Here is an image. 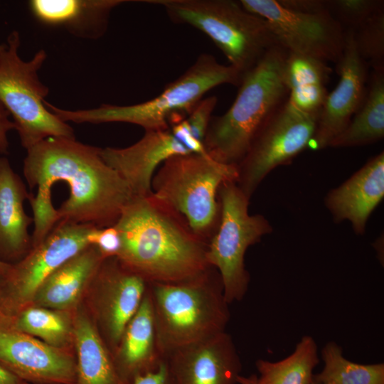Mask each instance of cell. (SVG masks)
<instances>
[{"label": "cell", "mask_w": 384, "mask_h": 384, "mask_svg": "<svg viewBox=\"0 0 384 384\" xmlns=\"http://www.w3.org/2000/svg\"><path fill=\"white\" fill-rule=\"evenodd\" d=\"M101 149L75 139L48 137L27 150L23 174L31 189L33 247L60 221L113 226L134 196L124 180L102 159Z\"/></svg>", "instance_id": "cell-1"}, {"label": "cell", "mask_w": 384, "mask_h": 384, "mask_svg": "<svg viewBox=\"0 0 384 384\" xmlns=\"http://www.w3.org/2000/svg\"><path fill=\"white\" fill-rule=\"evenodd\" d=\"M114 226L122 241L117 259L148 283L184 282L212 267L208 243L153 193L134 196Z\"/></svg>", "instance_id": "cell-2"}, {"label": "cell", "mask_w": 384, "mask_h": 384, "mask_svg": "<svg viewBox=\"0 0 384 384\" xmlns=\"http://www.w3.org/2000/svg\"><path fill=\"white\" fill-rule=\"evenodd\" d=\"M287 53L277 45L242 74L230 107L223 114L211 117L203 142L210 157L238 165L258 131L287 100L289 89L284 77Z\"/></svg>", "instance_id": "cell-3"}, {"label": "cell", "mask_w": 384, "mask_h": 384, "mask_svg": "<svg viewBox=\"0 0 384 384\" xmlns=\"http://www.w3.org/2000/svg\"><path fill=\"white\" fill-rule=\"evenodd\" d=\"M158 351L174 352L224 332L230 319L220 276L214 267L177 283L149 282Z\"/></svg>", "instance_id": "cell-4"}, {"label": "cell", "mask_w": 384, "mask_h": 384, "mask_svg": "<svg viewBox=\"0 0 384 384\" xmlns=\"http://www.w3.org/2000/svg\"><path fill=\"white\" fill-rule=\"evenodd\" d=\"M242 76L231 65L220 64L213 55L202 53L159 95L139 104H103L78 110H63L47 101L45 105L66 123L124 122L139 125L145 131L165 129L171 123L187 117L206 92L223 84L238 86Z\"/></svg>", "instance_id": "cell-5"}, {"label": "cell", "mask_w": 384, "mask_h": 384, "mask_svg": "<svg viewBox=\"0 0 384 384\" xmlns=\"http://www.w3.org/2000/svg\"><path fill=\"white\" fill-rule=\"evenodd\" d=\"M163 7L170 20L206 34L241 74L279 45L267 22L233 0H148Z\"/></svg>", "instance_id": "cell-6"}, {"label": "cell", "mask_w": 384, "mask_h": 384, "mask_svg": "<svg viewBox=\"0 0 384 384\" xmlns=\"http://www.w3.org/2000/svg\"><path fill=\"white\" fill-rule=\"evenodd\" d=\"M238 177V165L219 162L208 154H178L167 159L154 175L151 191L208 243L220 221L219 188Z\"/></svg>", "instance_id": "cell-7"}, {"label": "cell", "mask_w": 384, "mask_h": 384, "mask_svg": "<svg viewBox=\"0 0 384 384\" xmlns=\"http://www.w3.org/2000/svg\"><path fill=\"white\" fill-rule=\"evenodd\" d=\"M21 45L17 31L0 44V102L13 119L21 146L26 150L48 137L75 139L72 127L46 106L49 89L38 71L46 60L43 49L27 61L18 54Z\"/></svg>", "instance_id": "cell-8"}, {"label": "cell", "mask_w": 384, "mask_h": 384, "mask_svg": "<svg viewBox=\"0 0 384 384\" xmlns=\"http://www.w3.org/2000/svg\"><path fill=\"white\" fill-rule=\"evenodd\" d=\"M250 199L236 181L223 183L218 191L220 221L208 243L206 259L220 276L228 304L241 301L247 291L250 279L245 265L247 248L273 230L263 215L249 214Z\"/></svg>", "instance_id": "cell-9"}, {"label": "cell", "mask_w": 384, "mask_h": 384, "mask_svg": "<svg viewBox=\"0 0 384 384\" xmlns=\"http://www.w3.org/2000/svg\"><path fill=\"white\" fill-rule=\"evenodd\" d=\"M319 113L302 112L287 99L265 122L238 165L237 184L249 198L270 172L289 164L313 140Z\"/></svg>", "instance_id": "cell-10"}, {"label": "cell", "mask_w": 384, "mask_h": 384, "mask_svg": "<svg viewBox=\"0 0 384 384\" xmlns=\"http://www.w3.org/2000/svg\"><path fill=\"white\" fill-rule=\"evenodd\" d=\"M93 225L60 221L46 238L3 276L1 319L29 306L43 282L58 268L90 245Z\"/></svg>", "instance_id": "cell-11"}, {"label": "cell", "mask_w": 384, "mask_h": 384, "mask_svg": "<svg viewBox=\"0 0 384 384\" xmlns=\"http://www.w3.org/2000/svg\"><path fill=\"white\" fill-rule=\"evenodd\" d=\"M248 11L263 18L278 44L288 52L337 63L343 52L345 30L328 11L301 12L278 0H240Z\"/></svg>", "instance_id": "cell-12"}, {"label": "cell", "mask_w": 384, "mask_h": 384, "mask_svg": "<svg viewBox=\"0 0 384 384\" xmlns=\"http://www.w3.org/2000/svg\"><path fill=\"white\" fill-rule=\"evenodd\" d=\"M0 364L25 382L74 384L76 363L61 348L0 324Z\"/></svg>", "instance_id": "cell-13"}, {"label": "cell", "mask_w": 384, "mask_h": 384, "mask_svg": "<svg viewBox=\"0 0 384 384\" xmlns=\"http://www.w3.org/2000/svg\"><path fill=\"white\" fill-rule=\"evenodd\" d=\"M336 71L339 81L326 96L313 138L319 149L328 147L346 128L366 95L368 82V65L356 50L351 30H345L344 49L337 63Z\"/></svg>", "instance_id": "cell-14"}, {"label": "cell", "mask_w": 384, "mask_h": 384, "mask_svg": "<svg viewBox=\"0 0 384 384\" xmlns=\"http://www.w3.org/2000/svg\"><path fill=\"white\" fill-rule=\"evenodd\" d=\"M165 361L174 384H236L242 369L225 331L182 348Z\"/></svg>", "instance_id": "cell-15"}, {"label": "cell", "mask_w": 384, "mask_h": 384, "mask_svg": "<svg viewBox=\"0 0 384 384\" xmlns=\"http://www.w3.org/2000/svg\"><path fill=\"white\" fill-rule=\"evenodd\" d=\"M191 154L169 127L145 131L134 144L124 148L101 149L104 161L128 184L134 196L152 193L151 181L156 167L169 157Z\"/></svg>", "instance_id": "cell-16"}, {"label": "cell", "mask_w": 384, "mask_h": 384, "mask_svg": "<svg viewBox=\"0 0 384 384\" xmlns=\"http://www.w3.org/2000/svg\"><path fill=\"white\" fill-rule=\"evenodd\" d=\"M94 279L100 289V315L105 331L117 347L127 324L139 309L148 282L117 257L103 260Z\"/></svg>", "instance_id": "cell-17"}, {"label": "cell", "mask_w": 384, "mask_h": 384, "mask_svg": "<svg viewBox=\"0 0 384 384\" xmlns=\"http://www.w3.org/2000/svg\"><path fill=\"white\" fill-rule=\"evenodd\" d=\"M384 196V152L371 158L340 186L329 191L324 205L335 223L348 220L363 235L367 221Z\"/></svg>", "instance_id": "cell-18"}, {"label": "cell", "mask_w": 384, "mask_h": 384, "mask_svg": "<svg viewBox=\"0 0 384 384\" xmlns=\"http://www.w3.org/2000/svg\"><path fill=\"white\" fill-rule=\"evenodd\" d=\"M30 193L9 160L0 156V260H22L33 248L28 227L33 219L25 213ZM7 263V262H6Z\"/></svg>", "instance_id": "cell-19"}, {"label": "cell", "mask_w": 384, "mask_h": 384, "mask_svg": "<svg viewBox=\"0 0 384 384\" xmlns=\"http://www.w3.org/2000/svg\"><path fill=\"white\" fill-rule=\"evenodd\" d=\"M124 0H31L28 8L41 23L60 27L73 35L88 39L106 33L112 11Z\"/></svg>", "instance_id": "cell-20"}, {"label": "cell", "mask_w": 384, "mask_h": 384, "mask_svg": "<svg viewBox=\"0 0 384 384\" xmlns=\"http://www.w3.org/2000/svg\"><path fill=\"white\" fill-rule=\"evenodd\" d=\"M117 348L114 364L128 384H132L137 376L156 370L164 361L157 348L152 305L147 289Z\"/></svg>", "instance_id": "cell-21"}, {"label": "cell", "mask_w": 384, "mask_h": 384, "mask_svg": "<svg viewBox=\"0 0 384 384\" xmlns=\"http://www.w3.org/2000/svg\"><path fill=\"white\" fill-rule=\"evenodd\" d=\"M104 259L97 247L89 245L53 272L40 286L32 302L59 311L73 307Z\"/></svg>", "instance_id": "cell-22"}, {"label": "cell", "mask_w": 384, "mask_h": 384, "mask_svg": "<svg viewBox=\"0 0 384 384\" xmlns=\"http://www.w3.org/2000/svg\"><path fill=\"white\" fill-rule=\"evenodd\" d=\"M78 360L74 384H128L88 318L80 314L73 325Z\"/></svg>", "instance_id": "cell-23"}, {"label": "cell", "mask_w": 384, "mask_h": 384, "mask_svg": "<svg viewBox=\"0 0 384 384\" xmlns=\"http://www.w3.org/2000/svg\"><path fill=\"white\" fill-rule=\"evenodd\" d=\"M384 137V69L373 70L363 101L348 124L329 144L334 148L370 144Z\"/></svg>", "instance_id": "cell-24"}, {"label": "cell", "mask_w": 384, "mask_h": 384, "mask_svg": "<svg viewBox=\"0 0 384 384\" xmlns=\"http://www.w3.org/2000/svg\"><path fill=\"white\" fill-rule=\"evenodd\" d=\"M319 363L316 341L311 336L305 335L294 351L282 360L272 362L258 359L255 363L259 373L256 384H310Z\"/></svg>", "instance_id": "cell-25"}, {"label": "cell", "mask_w": 384, "mask_h": 384, "mask_svg": "<svg viewBox=\"0 0 384 384\" xmlns=\"http://www.w3.org/2000/svg\"><path fill=\"white\" fill-rule=\"evenodd\" d=\"M16 331L38 337L52 346L61 348L73 334V327L63 311L31 305L1 323Z\"/></svg>", "instance_id": "cell-26"}, {"label": "cell", "mask_w": 384, "mask_h": 384, "mask_svg": "<svg viewBox=\"0 0 384 384\" xmlns=\"http://www.w3.org/2000/svg\"><path fill=\"white\" fill-rule=\"evenodd\" d=\"M324 367L313 375L318 384H384V363L361 364L343 355L341 346L329 341L321 350Z\"/></svg>", "instance_id": "cell-27"}, {"label": "cell", "mask_w": 384, "mask_h": 384, "mask_svg": "<svg viewBox=\"0 0 384 384\" xmlns=\"http://www.w3.org/2000/svg\"><path fill=\"white\" fill-rule=\"evenodd\" d=\"M352 31L361 58L373 70L384 69V9Z\"/></svg>", "instance_id": "cell-28"}, {"label": "cell", "mask_w": 384, "mask_h": 384, "mask_svg": "<svg viewBox=\"0 0 384 384\" xmlns=\"http://www.w3.org/2000/svg\"><path fill=\"white\" fill-rule=\"evenodd\" d=\"M331 73V68L321 59L297 53H287L284 77L289 91L302 85H325Z\"/></svg>", "instance_id": "cell-29"}, {"label": "cell", "mask_w": 384, "mask_h": 384, "mask_svg": "<svg viewBox=\"0 0 384 384\" xmlns=\"http://www.w3.org/2000/svg\"><path fill=\"white\" fill-rule=\"evenodd\" d=\"M327 11L344 30L354 31L370 16L384 9L380 0L326 1Z\"/></svg>", "instance_id": "cell-30"}, {"label": "cell", "mask_w": 384, "mask_h": 384, "mask_svg": "<svg viewBox=\"0 0 384 384\" xmlns=\"http://www.w3.org/2000/svg\"><path fill=\"white\" fill-rule=\"evenodd\" d=\"M327 95L324 85H302L289 90L287 101L297 110L312 114L320 112Z\"/></svg>", "instance_id": "cell-31"}, {"label": "cell", "mask_w": 384, "mask_h": 384, "mask_svg": "<svg viewBox=\"0 0 384 384\" xmlns=\"http://www.w3.org/2000/svg\"><path fill=\"white\" fill-rule=\"evenodd\" d=\"M90 245H94L104 258L117 257L122 241L117 228L110 226L103 228H95L87 237Z\"/></svg>", "instance_id": "cell-32"}, {"label": "cell", "mask_w": 384, "mask_h": 384, "mask_svg": "<svg viewBox=\"0 0 384 384\" xmlns=\"http://www.w3.org/2000/svg\"><path fill=\"white\" fill-rule=\"evenodd\" d=\"M132 384H174L164 360L154 370L137 376Z\"/></svg>", "instance_id": "cell-33"}, {"label": "cell", "mask_w": 384, "mask_h": 384, "mask_svg": "<svg viewBox=\"0 0 384 384\" xmlns=\"http://www.w3.org/2000/svg\"><path fill=\"white\" fill-rule=\"evenodd\" d=\"M284 7L301 12L327 11L326 1L320 0H279Z\"/></svg>", "instance_id": "cell-34"}, {"label": "cell", "mask_w": 384, "mask_h": 384, "mask_svg": "<svg viewBox=\"0 0 384 384\" xmlns=\"http://www.w3.org/2000/svg\"><path fill=\"white\" fill-rule=\"evenodd\" d=\"M10 117L9 112L0 102V156L8 154L9 144L7 135L9 132L15 129V125Z\"/></svg>", "instance_id": "cell-35"}, {"label": "cell", "mask_w": 384, "mask_h": 384, "mask_svg": "<svg viewBox=\"0 0 384 384\" xmlns=\"http://www.w3.org/2000/svg\"><path fill=\"white\" fill-rule=\"evenodd\" d=\"M0 384H28L0 364Z\"/></svg>", "instance_id": "cell-36"}, {"label": "cell", "mask_w": 384, "mask_h": 384, "mask_svg": "<svg viewBox=\"0 0 384 384\" xmlns=\"http://www.w3.org/2000/svg\"><path fill=\"white\" fill-rule=\"evenodd\" d=\"M257 375H251L250 376L240 375L238 378V384H256Z\"/></svg>", "instance_id": "cell-37"}, {"label": "cell", "mask_w": 384, "mask_h": 384, "mask_svg": "<svg viewBox=\"0 0 384 384\" xmlns=\"http://www.w3.org/2000/svg\"><path fill=\"white\" fill-rule=\"evenodd\" d=\"M11 265L0 260V274L4 276L9 270Z\"/></svg>", "instance_id": "cell-38"}, {"label": "cell", "mask_w": 384, "mask_h": 384, "mask_svg": "<svg viewBox=\"0 0 384 384\" xmlns=\"http://www.w3.org/2000/svg\"><path fill=\"white\" fill-rule=\"evenodd\" d=\"M3 282H4V277H3V275L0 274V321L1 319V302H2Z\"/></svg>", "instance_id": "cell-39"}, {"label": "cell", "mask_w": 384, "mask_h": 384, "mask_svg": "<svg viewBox=\"0 0 384 384\" xmlns=\"http://www.w3.org/2000/svg\"><path fill=\"white\" fill-rule=\"evenodd\" d=\"M310 384H318V383L315 382L314 380H312V382Z\"/></svg>", "instance_id": "cell-40"}, {"label": "cell", "mask_w": 384, "mask_h": 384, "mask_svg": "<svg viewBox=\"0 0 384 384\" xmlns=\"http://www.w3.org/2000/svg\"><path fill=\"white\" fill-rule=\"evenodd\" d=\"M32 384H34V383H32Z\"/></svg>", "instance_id": "cell-41"}]
</instances>
